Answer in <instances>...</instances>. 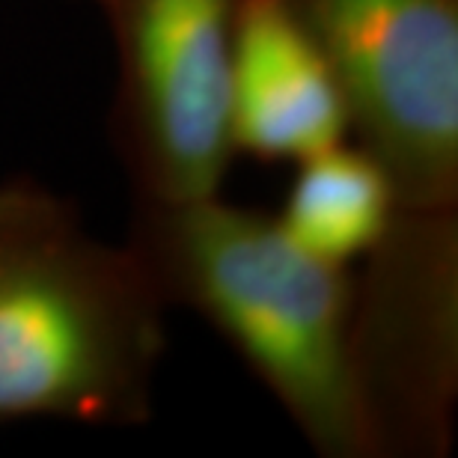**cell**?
Instances as JSON below:
<instances>
[{"mask_svg":"<svg viewBox=\"0 0 458 458\" xmlns=\"http://www.w3.org/2000/svg\"><path fill=\"white\" fill-rule=\"evenodd\" d=\"M146 208L137 253L161 295L197 307L318 453L372 455L354 375V283L345 265L301 250L277 217L217 197Z\"/></svg>","mask_w":458,"mask_h":458,"instance_id":"obj_1","label":"cell"},{"mask_svg":"<svg viewBox=\"0 0 458 458\" xmlns=\"http://www.w3.org/2000/svg\"><path fill=\"white\" fill-rule=\"evenodd\" d=\"M161 348L140 253L96 242L39 188H0V420L137 423Z\"/></svg>","mask_w":458,"mask_h":458,"instance_id":"obj_2","label":"cell"},{"mask_svg":"<svg viewBox=\"0 0 458 458\" xmlns=\"http://www.w3.org/2000/svg\"><path fill=\"white\" fill-rule=\"evenodd\" d=\"M331 63L402 212H455L458 0H283Z\"/></svg>","mask_w":458,"mask_h":458,"instance_id":"obj_3","label":"cell"},{"mask_svg":"<svg viewBox=\"0 0 458 458\" xmlns=\"http://www.w3.org/2000/svg\"><path fill=\"white\" fill-rule=\"evenodd\" d=\"M119 51V119L146 203L217 197L233 140L238 0H98Z\"/></svg>","mask_w":458,"mask_h":458,"instance_id":"obj_4","label":"cell"},{"mask_svg":"<svg viewBox=\"0 0 458 458\" xmlns=\"http://www.w3.org/2000/svg\"><path fill=\"white\" fill-rule=\"evenodd\" d=\"M354 289L352 354L372 455L444 446L455 387V212H402Z\"/></svg>","mask_w":458,"mask_h":458,"instance_id":"obj_5","label":"cell"},{"mask_svg":"<svg viewBox=\"0 0 458 458\" xmlns=\"http://www.w3.org/2000/svg\"><path fill=\"white\" fill-rule=\"evenodd\" d=\"M352 119L331 63L283 0H238L233 140L265 161H304L343 143Z\"/></svg>","mask_w":458,"mask_h":458,"instance_id":"obj_6","label":"cell"},{"mask_svg":"<svg viewBox=\"0 0 458 458\" xmlns=\"http://www.w3.org/2000/svg\"><path fill=\"white\" fill-rule=\"evenodd\" d=\"M286 208L277 217L301 250L348 265L381 242L396 215V191L372 152L336 143L298 161Z\"/></svg>","mask_w":458,"mask_h":458,"instance_id":"obj_7","label":"cell"}]
</instances>
